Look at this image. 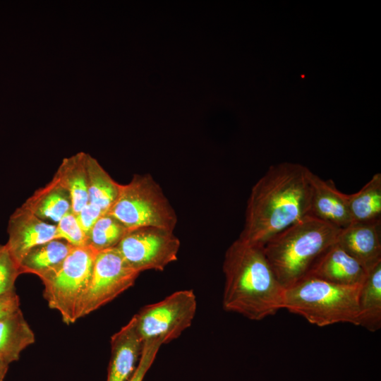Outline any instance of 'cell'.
Listing matches in <instances>:
<instances>
[{"label":"cell","instance_id":"6da1fadb","mask_svg":"<svg viewBox=\"0 0 381 381\" xmlns=\"http://www.w3.org/2000/svg\"><path fill=\"white\" fill-rule=\"evenodd\" d=\"M310 171L302 164L287 162L270 166L251 189L238 238L262 247L309 215Z\"/></svg>","mask_w":381,"mask_h":381},{"label":"cell","instance_id":"7a4b0ae2","mask_svg":"<svg viewBox=\"0 0 381 381\" xmlns=\"http://www.w3.org/2000/svg\"><path fill=\"white\" fill-rule=\"evenodd\" d=\"M222 269L224 310L260 321L283 309L285 289L262 246L238 238L226 249Z\"/></svg>","mask_w":381,"mask_h":381},{"label":"cell","instance_id":"3957f363","mask_svg":"<svg viewBox=\"0 0 381 381\" xmlns=\"http://www.w3.org/2000/svg\"><path fill=\"white\" fill-rule=\"evenodd\" d=\"M340 231L308 215L266 242L264 253L284 289L308 274L316 260L337 242Z\"/></svg>","mask_w":381,"mask_h":381},{"label":"cell","instance_id":"277c9868","mask_svg":"<svg viewBox=\"0 0 381 381\" xmlns=\"http://www.w3.org/2000/svg\"><path fill=\"white\" fill-rule=\"evenodd\" d=\"M360 287L337 285L306 275L285 289L283 309L318 327L337 323L358 326Z\"/></svg>","mask_w":381,"mask_h":381},{"label":"cell","instance_id":"5b68a950","mask_svg":"<svg viewBox=\"0 0 381 381\" xmlns=\"http://www.w3.org/2000/svg\"><path fill=\"white\" fill-rule=\"evenodd\" d=\"M108 213L128 230L153 226L174 231L177 224L174 207L150 174H134L128 183L121 184Z\"/></svg>","mask_w":381,"mask_h":381},{"label":"cell","instance_id":"8992f818","mask_svg":"<svg viewBox=\"0 0 381 381\" xmlns=\"http://www.w3.org/2000/svg\"><path fill=\"white\" fill-rule=\"evenodd\" d=\"M97 252L89 246L73 247L59 267L41 279L43 296L69 325L77 321L78 306L86 292Z\"/></svg>","mask_w":381,"mask_h":381},{"label":"cell","instance_id":"52a82bcc","mask_svg":"<svg viewBox=\"0 0 381 381\" xmlns=\"http://www.w3.org/2000/svg\"><path fill=\"white\" fill-rule=\"evenodd\" d=\"M197 308L192 290L176 291L163 300L143 307L133 318L143 342L159 339L167 344L188 328Z\"/></svg>","mask_w":381,"mask_h":381},{"label":"cell","instance_id":"ba28073f","mask_svg":"<svg viewBox=\"0 0 381 381\" xmlns=\"http://www.w3.org/2000/svg\"><path fill=\"white\" fill-rule=\"evenodd\" d=\"M139 274L128 265L116 247L97 252L89 285L77 310V320L129 289Z\"/></svg>","mask_w":381,"mask_h":381},{"label":"cell","instance_id":"9c48e42d","mask_svg":"<svg viewBox=\"0 0 381 381\" xmlns=\"http://www.w3.org/2000/svg\"><path fill=\"white\" fill-rule=\"evenodd\" d=\"M180 245L174 231L146 226L128 230L116 248L128 265L140 273L164 270L177 260Z\"/></svg>","mask_w":381,"mask_h":381},{"label":"cell","instance_id":"30bf717a","mask_svg":"<svg viewBox=\"0 0 381 381\" xmlns=\"http://www.w3.org/2000/svg\"><path fill=\"white\" fill-rule=\"evenodd\" d=\"M7 233L6 246L19 265L32 248L56 239V224L42 220L21 205L11 214Z\"/></svg>","mask_w":381,"mask_h":381},{"label":"cell","instance_id":"8fae6325","mask_svg":"<svg viewBox=\"0 0 381 381\" xmlns=\"http://www.w3.org/2000/svg\"><path fill=\"white\" fill-rule=\"evenodd\" d=\"M337 243L368 272L381 262V220L351 223Z\"/></svg>","mask_w":381,"mask_h":381},{"label":"cell","instance_id":"7c38bea8","mask_svg":"<svg viewBox=\"0 0 381 381\" xmlns=\"http://www.w3.org/2000/svg\"><path fill=\"white\" fill-rule=\"evenodd\" d=\"M310 202L309 215L342 229L351 224L344 198L332 180L325 181L309 172Z\"/></svg>","mask_w":381,"mask_h":381},{"label":"cell","instance_id":"4fadbf2b","mask_svg":"<svg viewBox=\"0 0 381 381\" xmlns=\"http://www.w3.org/2000/svg\"><path fill=\"white\" fill-rule=\"evenodd\" d=\"M366 274L363 267L336 242L316 260L306 275L337 285L360 286Z\"/></svg>","mask_w":381,"mask_h":381},{"label":"cell","instance_id":"5bb4252c","mask_svg":"<svg viewBox=\"0 0 381 381\" xmlns=\"http://www.w3.org/2000/svg\"><path fill=\"white\" fill-rule=\"evenodd\" d=\"M143 346L132 318L111 338L107 381H128L137 367Z\"/></svg>","mask_w":381,"mask_h":381},{"label":"cell","instance_id":"9a60e30c","mask_svg":"<svg viewBox=\"0 0 381 381\" xmlns=\"http://www.w3.org/2000/svg\"><path fill=\"white\" fill-rule=\"evenodd\" d=\"M22 205L42 220L56 223L73 212L69 193L54 176L44 186L37 189Z\"/></svg>","mask_w":381,"mask_h":381},{"label":"cell","instance_id":"2e32d148","mask_svg":"<svg viewBox=\"0 0 381 381\" xmlns=\"http://www.w3.org/2000/svg\"><path fill=\"white\" fill-rule=\"evenodd\" d=\"M33 331L19 308L0 320V358L10 365L35 342Z\"/></svg>","mask_w":381,"mask_h":381},{"label":"cell","instance_id":"e0dca14e","mask_svg":"<svg viewBox=\"0 0 381 381\" xmlns=\"http://www.w3.org/2000/svg\"><path fill=\"white\" fill-rule=\"evenodd\" d=\"M73 246L61 239H52L29 250L19 262L21 274L30 273L40 279L64 262Z\"/></svg>","mask_w":381,"mask_h":381},{"label":"cell","instance_id":"ac0fdd59","mask_svg":"<svg viewBox=\"0 0 381 381\" xmlns=\"http://www.w3.org/2000/svg\"><path fill=\"white\" fill-rule=\"evenodd\" d=\"M358 325L375 332L381 327V262L367 272L358 294Z\"/></svg>","mask_w":381,"mask_h":381},{"label":"cell","instance_id":"d6986e66","mask_svg":"<svg viewBox=\"0 0 381 381\" xmlns=\"http://www.w3.org/2000/svg\"><path fill=\"white\" fill-rule=\"evenodd\" d=\"M86 157L80 153L65 159L54 175L69 193L75 214L88 202Z\"/></svg>","mask_w":381,"mask_h":381},{"label":"cell","instance_id":"ffe728a7","mask_svg":"<svg viewBox=\"0 0 381 381\" xmlns=\"http://www.w3.org/2000/svg\"><path fill=\"white\" fill-rule=\"evenodd\" d=\"M351 223L381 220V174L373 175L358 192L345 194Z\"/></svg>","mask_w":381,"mask_h":381},{"label":"cell","instance_id":"44dd1931","mask_svg":"<svg viewBox=\"0 0 381 381\" xmlns=\"http://www.w3.org/2000/svg\"><path fill=\"white\" fill-rule=\"evenodd\" d=\"M88 202L107 213L115 202L120 185L90 156L86 157Z\"/></svg>","mask_w":381,"mask_h":381},{"label":"cell","instance_id":"7402d4cb","mask_svg":"<svg viewBox=\"0 0 381 381\" xmlns=\"http://www.w3.org/2000/svg\"><path fill=\"white\" fill-rule=\"evenodd\" d=\"M128 229L116 218L105 213L95 223L87 235L86 246L96 252L116 247Z\"/></svg>","mask_w":381,"mask_h":381},{"label":"cell","instance_id":"603a6c76","mask_svg":"<svg viewBox=\"0 0 381 381\" xmlns=\"http://www.w3.org/2000/svg\"><path fill=\"white\" fill-rule=\"evenodd\" d=\"M55 224L56 239L64 240L73 247L86 246L87 235L75 213H68Z\"/></svg>","mask_w":381,"mask_h":381},{"label":"cell","instance_id":"cb8c5ba5","mask_svg":"<svg viewBox=\"0 0 381 381\" xmlns=\"http://www.w3.org/2000/svg\"><path fill=\"white\" fill-rule=\"evenodd\" d=\"M18 262L6 244L0 243V294L15 291V283L20 275Z\"/></svg>","mask_w":381,"mask_h":381},{"label":"cell","instance_id":"d4e9b609","mask_svg":"<svg viewBox=\"0 0 381 381\" xmlns=\"http://www.w3.org/2000/svg\"><path fill=\"white\" fill-rule=\"evenodd\" d=\"M164 344L159 339L143 342V350L137 367L128 381H143L152 365L160 346Z\"/></svg>","mask_w":381,"mask_h":381},{"label":"cell","instance_id":"484cf974","mask_svg":"<svg viewBox=\"0 0 381 381\" xmlns=\"http://www.w3.org/2000/svg\"><path fill=\"white\" fill-rule=\"evenodd\" d=\"M105 213L100 208L87 202L76 214L78 220L87 235L97 220Z\"/></svg>","mask_w":381,"mask_h":381},{"label":"cell","instance_id":"4316f807","mask_svg":"<svg viewBox=\"0 0 381 381\" xmlns=\"http://www.w3.org/2000/svg\"><path fill=\"white\" fill-rule=\"evenodd\" d=\"M20 308V298L15 291L0 294V320Z\"/></svg>","mask_w":381,"mask_h":381},{"label":"cell","instance_id":"83f0119b","mask_svg":"<svg viewBox=\"0 0 381 381\" xmlns=\"http://www.w3.org/2000/svg\"><path fill=\"white\" fill-rule=\"evenodd\" d=\"M9 364L0 358V381H4Z\"/></svg>","mask_w":381,"mask_h":381}]
</instances>
